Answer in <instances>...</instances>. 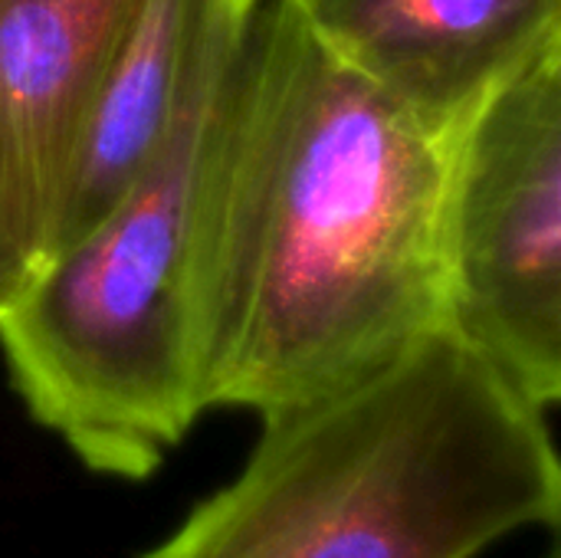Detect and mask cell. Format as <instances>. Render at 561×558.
I'll return each instance as SVG.
<instances>
[{"mask_svg":"<svg viewBox=\"0 0 561 558\" xmlns=\"http://www.w3.org/2000/svg\"><path fill=\"white\" fill-rule=\"evenodd\" d=\"M454 138L342 62L293 0L250 7L204 191L207 411L279 414L447 326Z\"/></svg>","mask_w":561,"mask_h":558,"instance_id":"1","label":"cell"},{"mask_svg":"<svg viewBox=\"0 0 561 558\" xmlns=\"http://www.w3.org/2000/svg\"><path fill=\"white\" fill-rule=\"evenodd\" d=\"M450 322L263 418L243 470L141 558H477L559 526L546 421Z\"/></svg>","mask_w":561,"mask_h":558,"instance_id":"2","label":"cell"},{"mask_svg":"<svg viewBox=\"0 0 561 558\" xmlns=\"http://www.w3.org/2000/svg\"><path fill=\"white\" fill-rule=\"evenodd\" d=\"M237 10L131 187L56 250L0 319V352L26 414L102 477L148 480L207 411L197 270L204 191Z\"/></svg>","mask_w":561,"mask_h":558,"instance_id":"3","label":"cell"},{"mask_svg":"<svg viewBox=\"0 0 561 558\" xmlns=\"http://www.w3.org/2000/svg\"><path fill=\"white\" fill-rule=\"evenodd\" d=\"M447 322L536 408L561 398V39L457 128L444 207Z\"/></svg>","mask_w":561,"mask_h":558,"instance_id":"4","label":"cell"},{"mask_svg":"<svg viewBox=\"0 0 561 558\" xmlns=\"http://www.w3.org/2000/svg\"><path fill=\"white\" fill-rule=\"evenodd\" d=\"M141 0H0V227L36 273L89 99Z\"/></svg>","mask_w":561,"mask_h":558,"instance_id":"5","label":"cell"},{"mask_svg":"<svg viewBox=\"0 0 561 558\" xmlns=\"http://www.w3.org/2000/svg\"><path fill=\"white\" fill-rule=\"evenodd\" d=\"M293 3L342 62L444 132L561 39V0Z\"/></svg>","mask_w":561,"mask_h":558,"instance_id":"6","label":"cell"},{"mask_svg":"<svg viewBox=\"0 0 561 558\" xmlns=\"http://www.w3.org/2000/svg\"><path fill=\"white\" fill-rule=\"evenodd\" d=\"M243 7L253 3L141 0L89 99L66 168L49 257L85 234L148 168L184 105L210 43Z\"/></svg>","mask_w":561,"mask_h":558,"instance_id":"7","label":"cell"},{"mask_svg":"<svg viewBox=\"0 0 561 558\" xmlns=\"http://www.w3.org/2000/svg\"><path fill=\"white\" fill-rule=\"evenodd\" d=\"M30 266L26 260L16 253V247L7 240L3 227H0V319L3 312L16 303V296L23 293V286L30 283Z\"/></svg>","mask_w":561,"mask_h":558,"instance_id":"8","label":"cell"},{"mask_svg":"<svg viewBox=\"0 0 561 558\" xmlns=\"http://www.w3.org/2000/svg\"><path fill=\"white\" fill-rule=\"evenodd\" d=\"M549 558H559V553H552V556H549Z\"/></svg>","mask_w":561,"mask_h":558,"instance_id":"9","label":"cell"},{"mask_svg":"<svg viewBox=\"0 0 561 558\" xmlns=\"http://www.w3.org/2000/svg\"><path fill=\"white\" fill-rule=\"evenodd\" d=\"M250 3H256V0H250Z\"/></svg>","mask_w":561,"mask_h":558,"instance_id":"10","label":"cell"}]
</instances>
